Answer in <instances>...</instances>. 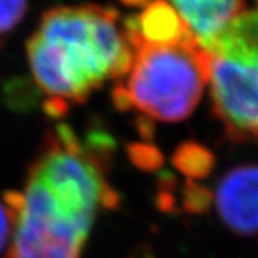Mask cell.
<instances>
[{
	"label": "cell",
	"mask_w": 258,
	"mask_h": 258,
	"mask_svg": "<svg viewBox=\"0 0 258 258\" xmlns=\"http://www.w3.org/2000/svg\"><path fill=\"white\" fill-rule=\"evenodd\" d=\"M173 8L188 25L198 42L209 50L238 14L244 0H170Z\"/></svg>",
	"instance_id": "52a82bcc"
},
{
	"label": "cell",
	"mask_w": 258,
	"mask_h": 258,
	"mask_svg": "<svg viewBox=\"0 0 258 258\" xmlns=\"http://www.w3.org/2000/svg\"><path fill=\"white\" fill-rule=\"evenodd\" d=\"M127 153L129 159L140 170H156L163 162L160 151L151 143H133L127 148Z\"/></svg>",
	"instance_id": "30bf717a"
},
{
	"label": "cell",
	"mask_w": 258,
	"mask_h": 258,
	"mask_svg": "<svg viewBox=\"0 0 258 258\" xmlns=\"http://www.w3.org/2000/svg\"><path fill=\"white\" fill-rule=\"evenodd\" d=\"M45 112L53 117V118H58V117H62L66 112H67V109H69V103L66 100H61V98H48L45 101Z\"/></svg>",
	"instance_id": "4fadbf2b"
},
{
	"label": "cell",
	"mask_w": 258,
	"mask_h": 258,
	"mask_svg": "<svg viewBox=\"0 0 258 258\" xmlns=\"http://www.w3.org/2000/svg\"><path fill=\"white\" fill-rule=\"evenodd\" d=\"M126 84L129 106L146 117L182 121L191 115L210 81V54L198 39L137 45Z\"/></svg>",
	"instance_id": "7a4b0ae2"
},
{
	"label": "cell",
	"mask_w": 258,
	"mask_h": 258,
	"mask_svg": "<svg viewBox=\"0 0 258 258\" xmlns=\"http://www.w3.org/2000/svg\"><path fill=\"white\" fill-rule=\"evenodd\" d=\"M173 165L188 180L199 182L212 173L215 167V156L204 145L185 142L174 151Z\"/></svg>",
	"instance_id": "ba28073f"
},
{
	"label": "cell",
	"mask_w": 258,
	"mask_h": 258,
	"mask_svg": "<svg viewBox=\"0 0 258 258\" xmlns=\"http://www.w3.org/2000/svg\"><path fill=\"white\" fill-rule=\"evenodd\" d=\"M28 0H0V34L10 33L27 11Z\"/></svg>",
	"instance_id": "8fae6325"
},
{
	"label": "cell",
	"mask_w": 258,
	"mask_h": 258,
	"mask_svg": "<svg viewBox=\"0 0 258 258\" xmlns=\"http://www.w3.org/2000/svg\"><path fill=\"white\" fill-rule=\"evenodd\" d=\"M14 227L13 216L5 206V202H0V253H2L10 241L11 229Z\"/></svg>",
	"instance_id": "7c38bea8"
},
{
	"label": "cell",
	"mask_w": 258,
	"mask_h": 258,
	"mask_svg": "<svg viewBox=\"0 0 258 258\" xmlns=\"http://www.w3.org/2000/svg\"><path fill=\"white\" fill-rule=\"evenodd\" d=\"M118 13L97 5L53 8L28 41L34 81L50 98L83 103L107 78L127 75L134 50L117 25Z\"/></svg>",
	"instance_id": "6da1fadb"
},
{
	"label": "cell",
	"mask_w": 258,
	"mask_h": 258,
	"mask_svg": "<svg viewBox=\"0 0 258 258\" xmlns=\"http://www.w3.org/2000/svg\"><path fill=\"white\" fill-rule=\"evenodd\" d=\"M215 204L224 224L239 233H258V165H241L221 177Z\"/></svg>",
	"instance_id": "5b68a950"
},
{
	"label": "cell",
	"mask_w": 258,
	"mask_h": 258,
	"mask_svg": "<svg viewBox=\"0 0 258 258\" xmlns=\"http://www.w3.org/2000/svg\"><path fill=\"white\" fill-rule=\"evenodd\" d=\"M207 51L216 117L232 140L258 139V10L238 14Z\"/></svg>",
	"instance_id": "3957f363"
},
{
	"label": "cell",
	"mask_w": 258,
	"mask_h": 258,
	"mask_svg": "<svg viewBox=\"0 0 258 258\" xmlns=\"http://www.w3.org/2000/svg\"><path fill=\"white\" fill-rule=\"evenodd\" d=\"M124 38L136 48L137 45H171L196 39L180 14L165 0H156L134 17L124 22Z\"/></svg>",
	"instance_id": "8992f818"
},
{
	"label": "cell",
	"mask_w": 258,
	"mask_h": 258,
	"mask_svg": "<svg viewBox=\"0 0 258 258\" xmlns=\"http://www.w3.org/2000/svg\"><path fill=\"white\" fill-rule=\"evenodd\" d=\"M22 196L8 258H81L92 226L69 212L33 176Z\"/></svg>",
	"instance_id": "277c9868"
},
{
	"label": "cell",
	"mask_w": 258,
	"mask_h": 258,
	"mask_svg": "<svg viewBox=\"0 0 258 258\" xmlns=\"http://www.w3.org/2000/svg\"><path fill=\"white\" fill-rule=\"evenodd\" d=\"M212 201H213V196L209 191V188H206L199 182L187 180L185 188H183V195H182V204L187 212L196 213V215L204 213L210 209Z\"/></svg>",
	"instance_id": "9c48e42d"
}]
</instances>
